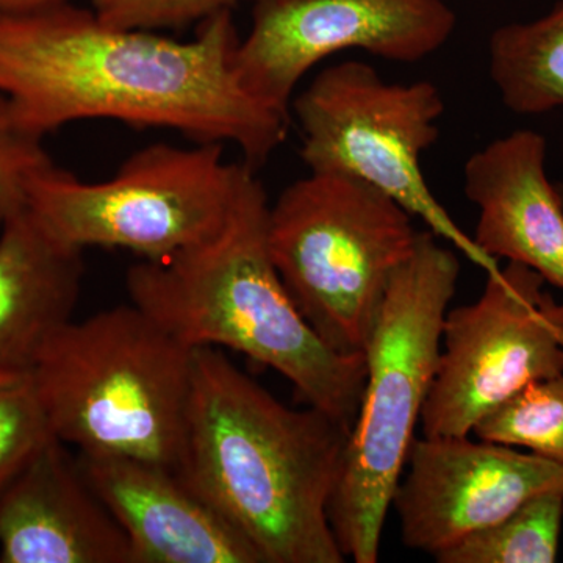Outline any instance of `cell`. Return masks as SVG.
<instances>
[{
	"mask_svg": "<svg viewBox=\"0 0 563 563\" xmlns=\"http://www.w3.org/2000/svg\"><path fill=\"white\" fill-rule=\"evenodd\" d=\"M239 43L231 10L188 41L113 27L68 2L0 13V96L36 139L69 122L113 120L231 143L257 169L287 139L290 117L243 87Z\"/></svg>",
	"mask_w": 563,
	"mask_h": 563,
	"instance_id": "obj_1",
	"label": "cell"
},
{
	"mask_svg": "<svg viewBox=\"0 0 563 563\" xmlns=\"http://www.w3.org/2000/svg\"><path fill=\"white\" fill-rule=\"evenodd\" d=\"M350 429L291 409L218 347L195 350L179 473L263 563H343L329 521Z\"/></svg>",
	"mask_w": 563,
	"mask_h": 563,
	"instance_id": "obj_2",
	"label": "cell"
},
{
	"mask_svg": "<svg viewBox=\"0 0 563 563\" xmlns=\"http://www.w3.org/2000/svg\"><path fill=\"white\" fill-rule=\"evenodd\" d=\"M268 211L265 188L246 165L224 228L165 261L131 266L129 298L191 350L228 347L269 366L307 406L351 431L365 354L333 351L299 312L269 252Z\"/></svg>",
	"mask_w": 563,
	"mask_h": 563,
	"instance_id": "obj_3",
	"label": "cell"
},
{
	"mask_svg": "<svg viewBox=\"0 0 563 563\" xmlns=\"http://www.w3.org/2000/svg\"><path fill=\"white\" fill-rule=\"evenodd\" d=\"M461 262L422 231L385 290L365 347L361 407L347 439L329 521L344 558L377 563L393 495L431 391Z\"/></svg>",
	"mask_w": 563,
	"mask_h": 563,
	"instance_id": "obj_4",
	"label": "cell"
},
{
	"mask_svg": "<svg viewBox=\"0 0 563 563\" xmlns=\"http://www.w3.org/2000/svg\"><path fill=\"white\" fill-rule=\"evenodd\" d=\"M195 350L133 303L66 322L32 376L52 432L80 455L179 472Z\"/></svg>",
	"mask_w": 563,
	"mask_h": 563,
	"instance_id": "obj_5",
	"label": "cell"
},
{
	"mask_svg": "<svg viewBox=\"0 0 563 563\" xmlns=\"http://www.w3.org/2000/svg\"><path fill=\"white\" fill-rule=\"evenodd\" d=\"M420 231L365 181L310 173L269 203L268 246L282 282L322 342L365 354L385 290Z\"/></svg>",
	"mask_w": 563,
	"mask_h": 563,
	"instance_id": "obj_6",
	"label": "cell"
},
{
	"mask_svg": "<svg viewBox=\"0 0 563 563\" xmlns=\"http://www.w3.org/2000/svg\"><path fill=\"white\" fill-rule=\"evenodd\" d=\"M244 168V162L224 161L222 144H152L96 184L49 163L25 185V206L76 250L121 247L165 261L224 228Z\"/></svg>",
	"mask_w": 563,
	"mask_h": 563,
	"instance_id": "obj_7",
	"label": "cell"
},
{
	"mask_svg": "<svg viewBox=\"0 0 563 563\" xmlns=\"http://www.w3.org/2000/svg\"><path fill=\"white\" fill-rule=\"evenodd\" d=\"M310 173L342 174L384 192L485 274L501 269L432 195L421 155L437 143L442 91L428 80L393 84L373 66H329L291 102Z\"/></svg>",
	"mask_w": 563,
	"mask_h": 563,
	"instance_id": "obj_8",
	"label": "cell"
},
{
	"mask_svg": "<svg viewBox=\"0 0 563 563\" xmlns=\"http://www.w3.org/2000/svg\"><path fill=\"white\" fill-rule=\"evenodd\" d=\"M544 284L539 273L509 262L487 274L477 301L448 310L422 435H470L526 385L563 374V303Z\"/></svg>",
	"mask_w": 563,
	"mask_h": 563,
	"instance_id": "obj_9",
	"label": "cell"
},
{
	"mask_svg": "<svg viewBox=\"0 0 563 563\" xmlns=\"http://www.w3.org/2000/svg\"><path fill=\"white\" fill-rule=\"evenodd\" d=\"M454 29L446 0H257L233 66L252 96L290 117L296 88L325 58L363 51L420 62L442 49Z\"/></svg>",
	"mask_w": 563,
	"mask_h": 563,
	"instance_id": "obj_10",
	"label": "cell"
},
{
	"mask_svg": "<svg viewBox=\"0 0 563 563\" xmlns=\"http://www.w3.org/2000/svg\"><path fill=\"white\" fill-rule=\"evenodd\" d=\"M391 507L404 547L437 554L543 493L563 495V465L468 435L415 439Z\"/></svg>",
	"mask_w": 563,
	"mask_h": 563,
	"instance_id": "obj_11",
	"label": "cell"
},
{
	"mask_svg": "<svg viewBox=\"0 0 563 563\" xmlns=\"http://www.w3.org/2000/svg\"><path fill=\"white\" fill-rule=\"evenodd\" d=\"M0 562L132 563L125 532L57 437L0 492Z\"/></svg>",
	"mask_w": 563,
	"mask_h": 563,
	"instance_id": "obj_12",
	"label": "cell"
},
{
	"mask_svg": "<svg viewBox=\"0 0 563 563\" xmlns=\"http://www.w3.org/2000/svg\"><path fill=\"white\" fill-rule=\"evenodd\" d=\"M79 461L125 532L132 563H263L177 470L128 457L79 454Z\"/></svg>",
	"mask_w": 563,
	"mask_h": 563,
	"instance_id": "obj_13",
	"label": "cell"
},
{
	"mask_svg": "<svg viewBox=\"0 0 563 563\" xmlns=\"http://www.w3.org/2000/svg\"><path fill=\"white\" fill-rule=\"evenodd\" d=\"M463 191L479 209L473 239L481 251L563 291V201L548 179L547 140L525 129L492 141L466 162Z\"/></svg>",
	"mask_w": 563,
	"mask_h": 563,
	"instance_id": "obj_14",
	"label": "cell"
},
{
	"mask_svg": "<svg viewBox=\"0 0 563 563\" xmlns=\"http://www.w3.org/2000/svg\"><path fill=\"white\" fill-rule=\"evenodd\" d=\"M0 376L31 373L47 342L73 320L84 251L52 235L21 206L0 218Z\"/></svg>",
	"mask_w": 563,
	"mask_h": 563,
	"instance_id": "obj_15",
	"label": "cell"
},
{
	"mask_svg": "<svg viewBox=\"0 0 563 563\" xmlns=\"http://www.w3.org/2000/svg\"><path fill=\"white\" fill-rule=\"evenodd\" d=\"M488 66L507 109L542 114L563 107V0L531 22L503 25L488 43Z\"/></svg>",
	"mask_w": 563,
	"mask_h": 563,
	"instance_id": "obj_16",
	"label": "cell"
},
{
	"mask_svg": "<svg viewBox=\"0 0 563 563\" xmlns=\"http://www.w3.org/2000/svg\"><path fill=\"white\" fill-rule=\"evenodd\" d=\"M562 523V493H543L433 559L439 563H554Z\"/></svg>",
	"mask_w": 563,
	"mask_h": 563,
	"instance_id": "obj_17",
	"label": "cell"
},
{
	"mask_svg": "<svg viewBox=\"0 0 563 563\" xmlns=\"http://www.w3.org/2000/svg\"><path fill=\"white\" fill-rule=\"evenodd\" d=\"M473 433L563 465V374L526 385L485 415Z\"/></svg>",
	"mask_w": 563,
	"mask_h": 563,
	"instance_id": "obj_18",
	"label": "cell"
},
{
	"mask_svg": "<svg viewBox=\"0 0 563 563\" xmlns=\"http://www.w3.org/2000/svg\"><path fill=\"white\" fill-rule=\"evenodd\" d=\"M31 373L0 376V492L54 439Z\"/></svg>",
	"mask_w": 563,
	"mask_h": 563,
	"instance_id": "obj_19",
	"label": "cell"
},
{
	"mask_svg": "<svg viewBox=\"0 0 563 563\" xmlns=\"http://www.w3.org/2000/svg\"><path fill=\"white\" fill-rule=\"evenodd\" d=\"M236 0H92V11L106 24L128 31L155 32L206 21L231 10Z\"/></svg>",
	"mask_w": 563,
	"mask_h": 563,
	"instance_id": "obj_20",
	"label": "cell"
},
{
	"mask_svg": "<svg viewBox=\"0 0 563 563\" xmlns=\"http://www.w3.org/2000/svg\"><path fill=\"white\" fill-rule=\"evenodd\" d=\"M41 141L18 128L0 96V218L24 206L29 179L52 163Z\"/></svg>",
	"mask_w": 563,
	"mask_h": 563,
	"instance_id": "obj_21",
	"label": "cell"
},
{
	"mask_svg": "<svg viewBox=\"0 0 563 563\" xmlns=\"http://www.w3.org/2000/svg\"><path fill=\"white\" fill-rule=\"evenodd\" d=\"M65 2L68 0H0V13H31Z\"/></svg>",
	"mask_w": 563,
	"mask_h": 563,
	"instance_id": "obj_22",
	"label": "cell"
},
{
	"mask_svg": "<svg viewBox=\"0 0 563 563\" xmlns=\"http://www.w3.org/2000/svg\"><path fill=\"white\" fill-rule=\"evenodd\" d=\"M559 191H561L562 201H563V184L561 185V187H559Z\"/></svg>",
	"mask_w": 563,
	"mask_h": 563,
	"instance_id": "obj_23",
	"label": "cell"
},
{
	"mask_svg": "<svg viewBox=\"0 0 563 563\" xmlns=\"http://www.w3.org/2000/svg\"><path fill=\"white\" fill-rule=\"evenodd\" d=\"M255 2H257V0H255Z\"/></svg>",
	"mask_w": 563,
	"mask_h": 563,
	"instance_id": "obj_24",
	"label": "cell"
}]
</instances>
